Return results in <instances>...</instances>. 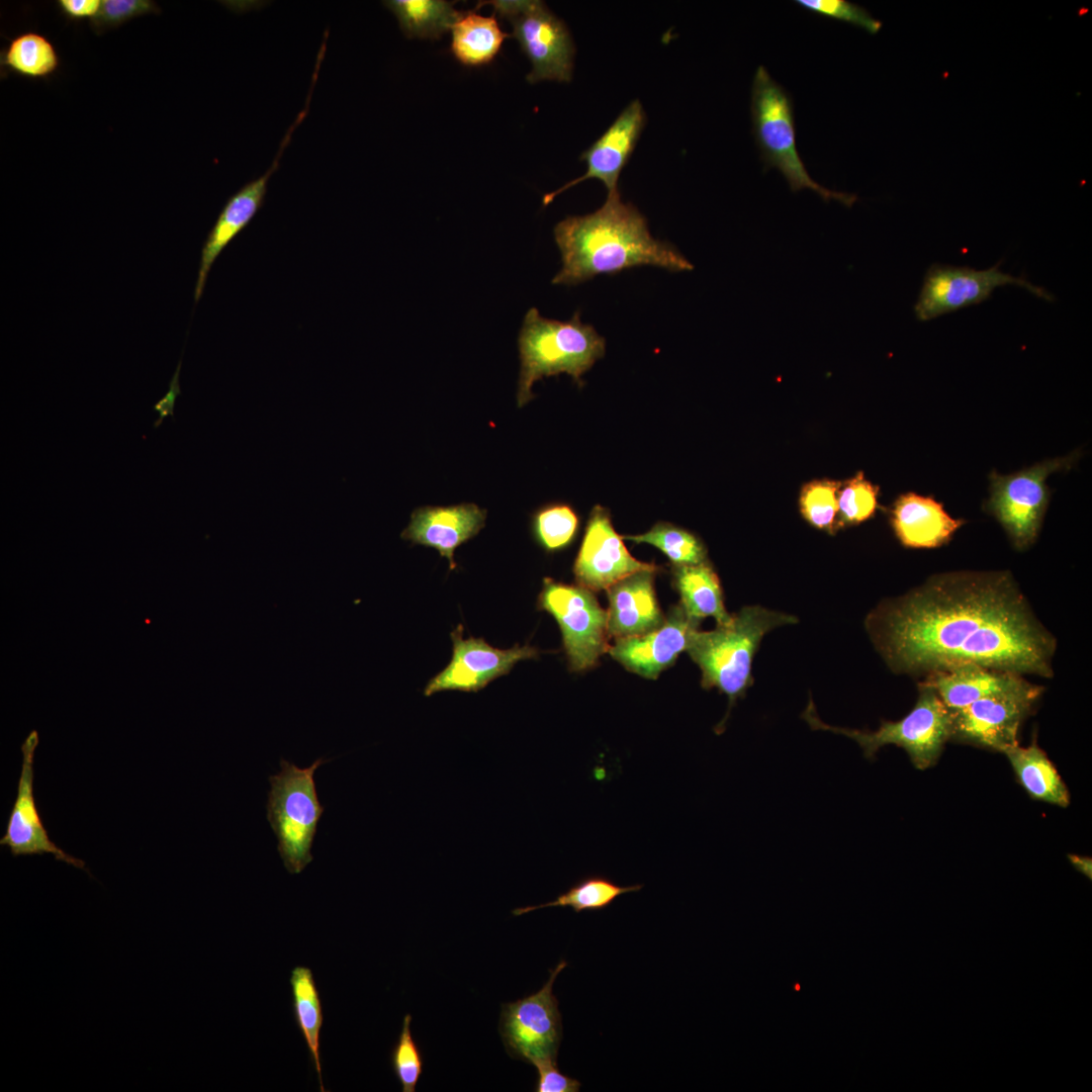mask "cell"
I'll return each mask as SVG.
<instances>
[{
  "label": "cell",
  "instance_id": "6da1fadb",
  "mask_svg": "<svg viewBox=\"0 0 1092 1092\" xmlns=\"http://www.w3.org/2000/svg\"><path fill=\"white\" fill-rule=\"evenodd\" d=\"M867 631L896 673L975 664L1051 677L1057 640L1007 571L934 574L873 610Z\"/></svg>",
  "mask_w": 1092,
  "mask_h": 1092
},
{
  "label": "cell",
  "instance_id": "7a4b0ae2",
  "mask_svg": "<svg viewBox=\"0 0 1092 1092\" xmlns=\"http://www.w3.org/2000/svg\"><path fill=\"white\" fill-rule=\"evenodd\" d=\"M554 239L562 268L553 284L577 285L597 275L644 265L672 272L694 269L676 248L651 236L646 218L631 203H624L619 192L609 194L593 213L559 221Z\"/></svg>",
  "mask_w": 1092,
  "mask_h": 1092
},
{
  "label": "cell",
  "instance_id": "3957f363",
  "mask_svg": "<svg viewBox=\"0 0 1092 1092\" xmlns=\"http://www.w3.org/2000/svg\"><path fill=\"white\" fill-rule=\"evenodd\" d=\"M796 622L792 615L747 606L732 614L731 621L725 625L691 633L686 651L702 671V688H715L728 698V711L715 728L717 733L724 730L731 708L753 684L752 662L763 636L777 627Z\"/></svg>",
  "mask_w": 1092,
  "mask_h": 1092
},
{
  "label": "cell",
  "instance_id": "277c9868",
  "mask_svg": "<svg viewBox=\"0 0 1092 1092\" xmlns=\"http://www.w3.org/2000/svg\"><path fill=\"white\" fill-rule=\"evenodd\" d=\"M521 369L517 402L522 407L533 399V384L546 376L567 373L579 385L582 375L606 352V341L592 325L583 324L579 311L569 321L542 316L536 307L525 314L520 330Z\"/></svg>",
  "mask_w": 1092,
  "mask_h": 1092
},
{
  "label": "cell",
  "instance_id": "5b68a950",
  "mask_svg": "<svg viewBox=\"0 0 1092 1092\" xmlns=\"http://www.w3.org/2000/svg\"><path fill=\"white\" fill-rule=\"evenodd\" d=\"M750 115L765 171L779 170L792 192L810 189L824 202L835 200L848 208L857 201L856 194L828 189L811 177L797 149L793 99L763 66L753 77Z\"/></svg>",
  "mask_w": 1092,
  "mask_h": 1092
},
{
  "label": "cell",
  "instance_id": "8992f818",
  "mask_svg": "<svg viewBox=\"0 0 1092 1092\" xmlns=\"http://www.w3.org/2000/svg\"><path fill=\"white\" fill-rule=\"evenodd\" d=\"M918 699L913 709L898 721H882L876 731L850 729L824 723L810 699L802 718L813 730L845 735L860 746L868 759L880 748L893 744L903 748L913 765L926 769L934 765L944 744L951 738V712L929 686L918 684Z\"/></svg>",
  "mask_w": 1092,
  "mask_h": 1092
},
{
  "label": "cell",
  "instance_id": "52a82bcc",
  "mask_svg": "<svg viewBox=\"0 0 1092 1092\" xmlns=\"http://www.w3.org/2000/svg\"><path fill=\"white\" fill-rule=\"evenodd\" d=\"M330 759L320 757L300 768L281 758L280 770L269 777L267 819L274 831L277 849L286 871L299 874L312 861L311 845L324 813L313 775Z\"/></svg>",
  "mask_w": 1092,
  "mask_h": 1092
},
{
  "label": "cell",
  "instance_id": "ba28073f",
  "mask_svg": "<svg viewBox=\"0 0 1092 1092\" xmlns=\"http://www.w3.org/2000/svg\"><path fill=\"white\" fill-rule=\"evenodd\" d=\"M1081 451L1037 462L1010 474L992 470L990 494L983 510L1002 526L1016 550L1029 548L1037 539L1050 503L1049 476L1071 469Z\"/></svg>",
  "mask_w": 1092,
  "mask_h": 1092
},
{
  "label": "cell",
  "instance_id": "9c48e42d",
  "mask_svg": "<svg viewBox=\"0 0 1092 1092\" xmlns=\"http://www.w3.org/2000/svg\"><path fill=\"white\" fill-rule=\"evenodd\" d=\"M493 7V14L507 18L513 36L531 62L527 81L569 82L572 77L574 46L562 20L541 1H481Z\"/></svg>",
  "mask_w": 1092,
  "mask_h": 1092
},
{
  "label": "cell",
  "instance_id": "30bf717a",
  "mask_svg": "<svg viewBox=\"0 0 1092 1092\" xmlns=\"http://www.w3.org/2000/svg\"><path fill=\"white\" fill-rule=\"evenodd\" d=\"M538 609L556 620L571 671L594 667L608 652L607 611L594 592L577 583L566 584L546 577L538 597Z\"/></svg>",
  "mask_w": 1092,
  "mask_h": 1092
},
{
  "label": "cell",
  "instance_id": "8fae6325",
  "mask_svg": "<svg viewBox=\"0 0 1092 1092\" xmlns=\"http://www.w3.org/2000/svg\"><path fill=\"white\" fill-rule=\"evenodd\" d=\"M566 966L567 963L561 961L551 970L548 981L535 994L503 1005L499 1034L512 1057L535 1067L557 1063L562 1024L558 1000L552 988L556 977Z\"/></svg>",
  "mask_w": 1092,
  "mask_h": 1092
},
{
  "label": "cell",
  "instance_id": "7c38bea8",
  "mask_svg": "<svg viewBox=\"0 0 1092 1092\" xmlns=\"http://www.w3.org/2000/svg\"><path fill=\"white\" fill-rule=\"evenodd\" d=\"M1000 264L984 270L971 267L932 264L926 271L914 305L918 321L927 322L958 309L979 304L1005 285L1020 286L1048 301L1055 300L1044 288L1034 285L1023 276H1013L1000 269Z\"/></svg>",
  "mask_w": 1092,
  "mask_h": 1092
},
{
  "label": "cell",
  "instance_id": "4fadbf2b",
  "mask_svg": "<svg viewBox=\"0 0 1092 1092\" xmlns=\"http://www.w3.org/2000/svg\"><path fill=\"white\" fill-rule=\"evenodd\" d=\"M1043 687L1023 679L1005 692L951 711V738L1003 752L1018 744L1021 722L1030 714Z\"/></svg>",
  "mask_w": 1092,
  "mask_h": 1092
},
{
  "label": "cell",
  "instance_id": "5bb4252c",
  "mask_svg": "<svg viewBox=\"0 0 1092 1092\" xmlns=\"http://www.w3.org/2000/svg\"><path fill=\"white\" fill-rule=\"evenodd\" d=\"M451 639L452 658L425 687L424 695L427 697L443 691L476 693L493 679L508 674L520 660L539 655L538 649L530 645L499 649L483 638H463L461 624L451 632Z\"/></svg>",
  "mask_w": 1092,
  "mask_h": 1092
},
{
  "label": "cell",
  "instance_id": "9a60e30c",
  "mask_svg": "<svg viewBox=\"0 0 1092 1092\" xmlns=\"http://www.w3.org/2000/svg\"><path fill=\"white\" fill-rule=\"evenodd\" d=\"M658 567L634 558L615 531L609 510L600 505L593 508L573 565L578 585L594 593L606 590L631 573Z\"/></svg>",
  "mask_w": 1092,
  "mask_h": 1092
},
{
  "label": "cell",
  "instance_id": "2e32d148",
  "mask_svg": "<svg viewBox=\"0 0 1092 1092\" xmlns=\"http://www.w3.org/2000/svg\"><path fill=\"white\" fill-rule=\"evenodd\" d=\"M700 622L691 618L678 603L669 608L661 627L651 632L616 639L608 653L626 669L644 678L656 679L674 664L688 648L691 633Z\"/></svg>",
  "mask_w": 1092,
  "mask_h": 1092
},
{
  "label": "cell",
  "instance_id": "e0dca14e",
  "mask_svg": "<svg viewBox=\"0 0 1092 1092\" xmlns=\"http://www.w3.org/2000/svg\"><path fill=\"white\" fill-rule=\"evenodd\" d=\"M37 744L38 733L32 730L21 745L22 765L16 799L0 844L8 846L13 856L51 853L58 860L85 869L82 859L65 852L49 838L39 817L33 796V758Z\"/></svg>",
  "mask_w": 1092,
  "mask_h": 1092
},
{
  "label": "cell",
  "instance_id": "ac0fdd59",
  "mask_svg": "<svg viewBox=\"0 0 1092 1092\" xmlns=\"http://www.w3.org/2000/svg\"><path fill=\"white\" fill-rule=\"evenodd\" d=\"M646 122L639 100L630 102L609 128L586 150L580 160L586 164L585 173L543 197L546 206L563 191L587 179L602 181L608 195L618 192L619 176L627 164Z\"/></svg>",
  "mask_w": 1092,
  "mask_h": 1092
},
{
  "label": "cell",
  "instance_id": "d6986e66",
  "mask_svg": "<svg viewBox=\"0 0 1092 1092\" xmlns=\"http://www.w3.org/2000/svg\"><path fill=\"white\" fill-rule=\"evenodd\" d=\"M306 103L305 108L299 112L296 119L282 139L280 148L269 169L257 179L244 185L228 199L214 225L208 233L201 250L198 277L194 292L195 302L201 297L208 272L217 256L226 245L250 223L263 205L268 181L272 174L278 169L282 154L289 145L294 129L307 114L309 100H307Z\"/></svg>",
  "mask_w": 1092,
  "mask_h": 1092
},
{
  "label": "cell",
  "instance_id": "ffe728a7",
  "mask_svg": "<svg viewBox=\"0 0 1092 1092\" xmlns=\"http://www.w3.org/2000/svg\"><path fill=\"white\" fill-rule=\"evenodd\" d=\"M486 510L472 503L416 509L400 537L413 544L436 549L455 569V550L484 527Z\"/></svg>",
  "mask_w": 1092,
  "mask_h": 1092
},
{
  "label": "cell",
  "instance_id": "44dd1931",
  "mask_svg": "<svg viewBox=\"0 0 1092 1092\" xmlns=\"http://www.w3.org/2000/svg\"><path fill=\"white\" fill-rule=\"evenodd\" d=\"M658 569L660 567L636 571L606 589L609 637L616 640L641 635L663 625L665 615L660 610L654 588Z\"/></svg>",
  "mask_w": 1092,
  "mask_h": 1092
},
{
  "label": "cell",
  "instance_id": "7402d4cb",
  "mask_svg": "<svg viewBox=\"0 0 1092 1092\" xmlns=\"http://www.w3.org/2000/svg\"><path fill=\"white\" fill-rule=\"evenodd\" d=\"M890 523L903 546L931 549L947 544L966 520L951 517L934 497L910 491L894 503Z\"/></svg>",
  "mask_w": 1092,
  "mask_h": 1092
},
{
  "label": "cell",
  "instance_id": "603a6c76",
  "mask_svg": "<svg viewBox=\"0 0 1092 1092\" xmlns=\"http://www.w3.org/2000/svg\"><path fill=\"white\" fill-rule=\"evenodd\" d=\"M1023 676L1018 673L967 664L931 673L921 682L932 688L951 711L1018 686Z\"/></svg>",
  "mask_w": 1092,
  "mask_h": 1092
},
{
  "label": "cell",
  "instance_id": "cb8c5ba5",
  "mask_svg": "<svg viewBox=\"0 0 1092 1092\" xmlns=\"http://www.w3.org/2000/svg\"><path fill=\"white\" fill-rule=\"evenodd\" d=\"M672 584L680 597L679 604L694 620L714 618L717 626L732 619L726 611L720 579L708 562L672 565Z\"/></svg>",
  "mask_w": 1092,
  "mask_h": 1092
},
{
  "label": "cell",
  "instance_id": "d4e9b609",
  "mask_svg": "<svg viewBox=\"0 0 1092 1092\" xmlns=\"http://www.w3.org/2000/svg\"><path fill=\"white\" fill-rule=\"evenodd\" d=\"M1002 753L1009 760L1021 786L1032 798L1060 807L1069 805L1070 795L1065 783L1045 752L1035 742L1027 747L1015 744Z\"/></svg>",
  "mask_w": 1092,
  "mask_h": 1092
},
{
  "label": "cell",
  "instance_id": "484cf974",
  "mask_svg": "<svg viewBox=\"0 0 1092 1092\" xmlns=\"http://www.w3.org/2000/svg\"><path fill=\"white\" fill-rule=\"evenodd\" d=\"M451 32V53L469 67L489 64L510 36L500 29L495 14L484 16L476 11L460 12Z\"/></svg>",
  "mask_w": 1092,
  "mask_h": 1092
},
{
  "label": "cell",
  "instance_id": "4316f807",
  "mask_svg": "<svg viewBox=\"0 0 1092 1092\" xmlns=\"http://www.w3.org/2000/svg\"><path fill=\"white\" fill-rule=\"evenodd\" d=\"M289 983L294 1020L309 1052L317 1074L320 1089L324 1092L320 1053V1035L324 1015L313 974L309 968L297 966L291 971Z\"/></svg>",
  "mask_w": 1092,
  "mask_h": 1092
},
{
  "label": "cell",
  "instance_id": "83f0119b",
  "mask_svg": "<svg viewBox=\"0 0 1092 1092\" xmlns=\"http://www.w3.org/2000/svg\"><path fill=\"white\" fill-rule=\"evenodd\" d=\"M1 71L28 79H47L60 66L52 41L36 31H25L10 39L0 55Z\"/></svg>",
  "mask_w": 1092,
  "mask_h": 1092
},
{
  "label": "cell",
  "instance_id": "f1b7e54d",
  "mask_svg": "<svg viewBox=\"0 0 1092 1092\" xmlns=\"http://www.w3.org/2000/svg\"><path fill=\"white\" fill-rule=\"evenodd\" d=\"M383 4L410 38H439L451 30L460 14L454 9V2L444 0H388Z\"/></svg>",
  "mask_w": 1092,
  "mask_h": 1092
},
{
  "label": "cell",
  "instance_id": "f546056e",
  "mask_svg": "<svg viewBox=\"0 0 1092 1092\" xmlns=\"http://www.w3.org/2000/svg\"><path fill=\"white\" fill-rule=\"evenodd\" d=\"M642 887V885L620 886L606 877L589 876L577 882L551 902L516 908L512 913L520 916L547 907H570L576 913L600 911L609 907L619 896L637 892Z\"/></svg>",
  "mask_w": 1092,
  "mask_h": 1092
},
{
  "label": "cell",
  "instance_id": "4dcf8cb0",
  "mask_svg": "<svg viewBox=\"0 0 1092 1092\" xmlns=\"http://www.w3.org/2000/svg\"><path fill=\"white\" fill-rule=\"evenodd\" d=\"M623 540L646 543L658 548L672 565H691L707 561L704 543L692 532L667 522L656 523L649 531L621 535Z\"/></svg>",
  "mask_w": 1092,
  "mask_h": 1092
},
{
  "label": "cell",
  "instance_id": "1f68e13d",
  "mask_svg": "<svg viewBox=\"0 0 1092 1092\" xmlns=\"http://www.w3.org/2000/svg\"><path fill=\"white\" fill-rule=\"evenodd\" d=\"M579 518L567 504H548L532 517V533L540 547L548 553L567 548L575 539Z\"/></svg>",
  "mask_w": 1092,
  "mask_h": 1092
},
{
  "label": "cell",
  "instance_id": "d6a6232c",
  "mask_svg": "<svg viewBox=\"0 0 1092 1092\" xmlns=\"http://www.w3.org/2000/svg\"><path fill=\"white\" fill-rule=\"evenodd\" d=\"M839 488L838 482L829 480L813 481L803 487L801 513L812 526L830 533L834 531Z\"/></svg>",
  "mask_w": 1092,
  "mask_h": 1092
},
{
  "label": "cell",
  "instance_id": "836d02e7",
  "mask_svg": "<svg viewBox=\"0 0 1092 1092\" xmlns=\"http://www.w3.org/2000/svg\"><path fill=\"white\" fill-rule=\"evenodd\" d=\"M879 487L862 472L847 480L838 490L839 525H855L873 517L878 509Z\"/></svg>",
  "mask_w": 1092,
  "mask_h": 1092
},
{
  "label": "cell",
  "instance_id": "e575fe53",
  "mask_svg": "<svg viewBox=\"0 0 1092 1092\" xmlns=\"http://www.w3.org/2000/svg\"><path fill=\"white\" fill-rule=\"evenodd\" d=\"M412 1019L411 1014L404 1016L397 1041L390 1053L391 1067L403 1092H415L424 1064L420 1048L412 1034Z\"/></svg>",
  "mask_w": 1092,
  "mask_h": 1092
},
{
  "label": "cell",
  "instance_id": "d590c367",
  "mask_svg": "<svg viewBox=\"0 0 1092 1092\" xmlns=\"http://www.w3.org/2000/svg\"><path fill=\"white\" fill-rule=\"evenodd\" d=\"M802 9L813 14L835 19L876 34L882 22L874 18L862 6L846 0H796Z\"/></svg>",
  "mask_w": 1092,
  "mask_h": 1092
},
{
  "label": "cell",
  "instance_id": "8d00e7d4",
  "mask_svg": "<svg viewBox=\"0 0 1092 1092\" xmlns=\"http://www.w3.org/2000/svg\"><path fill=\"white\" fill-rule=\"evenodd\" d=\"M159 12V6L152 0H102L98 13L90 19V27L101 34L132 18Z\"/></svg>",
  "mask_w": 1092,
  "mask_h": 1092
},
{
  "label": "cell",
  "instance_id": "74e56055",
  "mask_svg": "<svg viewBox=\"0 0 1092 1092\" xmlns=\"http://www.w3.org/2000/svg\"><path fill=\"white\" fill-rule=\"evenodd\" d=\"M538 1081L536 1092H577L580 1083L563 1075L557 1068V1063H544L536 1066Z\"/></svg>",
  "mask_w": 1092,
  "mask_h": 1092
},
{
  "label": "cell",
  "instance_id": "f35d334b",
  "mask_svg": "<svg viewBox=\"0 0 1092 1092\" xmlns=\"http://www.w3.org/2000/svg\"><path fill=\"white\" fill-rule=\"evenodd\" d=\"M57 6L61 14L68 20H82L93 18L101 6L100 0H58Z\"/></svg>",
  "mask_w": 1092,
  "mask_h": 1092
},
{
  "label": "cell",
  "instance_id": "ab89813d",
  "mask_svg": "<svg viewBox=\"0 0 1092 1092\" xmlns=\"http://www.w3.org/2000/svg\"><path fill=\"white\" fill-rule=\"evenodd\" d=\"M180 366L181 362H179L176 372L170 381L169 391L154 405V410L159 414L158 420L154 423V428H159L166 417H174L175 400L181 392L179 386Z\"/></svg>",
  "mask_w": 1092,
  "mask_h": 1092
},
{
  "label": "cell",
  "instance_id": "60d3db41",
  "mask_svg": "<svg viewBox=\"0 0 1092 1092\" xmlns=\"http://www.w3.org/2000/svg\"><path fill=\"white\" fill-rule=\"evenodd\" d=\"M1068 859L1073 868L1089 880L1092 879V859L1088 856L1068 854Z\"/></svg>",
  "mask_w": 1092,
  "mask_h": 1092
}]
</instances>
